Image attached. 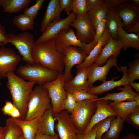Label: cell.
Returning a JSON list of instances; mask_svg holds the SVG:
<instances>
[{"label": "cell", "instance_id": "e0dca14e", "mask_svg": "<svg viewBox=\"0 0 139 139\" xmlns=\"http://www.w3.org/2000/svg\"><path fill=\"white\" fill-rule=\"evenodd\" d=\"M97 108L90 123L83 133L90 131L98 123L111 116L117 117L118 115L109 105L110 100H103L95 101Z\"/></svg>", "mask_w": 139, "mask_h": 139}, {"label": "cell", "instance_id": "6f0895ef", "mask_svg": "<svg viewBox=\"0 0 139 139\" xmlns=\"http://www.w3.org/2000/svg\"></svg>", "mask_w": 139, "mask_h": 139}, {"label": "cell", "instance_id": "bcb514c9", "mask_svg": "<svg viewBox=\"0 0 139 139\" xmlns=\"http://www.w3.org/2000/svg\"><path fill=\"white\" fill-rule=\"evenodd\" d=\"M127 33H139V22L131 26L125 30Z\"/></svg>", "mask_w": 139, "mask_h": 139}, {"label": "cell", "instance_id": "ac0fdd59", "mask_svg": "<svg viewBox=\"0 0 139 139\" xmlns=\"http://www.w3.org/2000/svg\"><path fill=\"white\" fill-rule=\"evenodd\" d=\"M120 68V72H122L123 74V76L118 81H115L116 78L115 77L110 80H106L100 85L96 86H92L89 87L87 92L92 95H100L110 91L116 87L121 86H124L128 84L127 67L121 66Z\"/></svg>", "mask_w": 139, "mask_h": 139}, {"label": "cell", "instance_id": "7402d4cb", "mask_svg": "<svg viewBox=\"0 0 139 139\" xmlns=\"http://www.w3.org/2000/svg\"><path fill=\"white\" fill-rule=\"evenodd\" d=\"M122 48V45L120 40L114 39L111 37L94 63L98 66H102L111 56H114L117 57Z\"/></svg>", "mask_w": 139, "mask_h": 139}, {"label": "cell", "instance_id": "b9f144b4", "mask_svg": "<svg viewBox=\"0 0 139 139\" xmlns=\"http://www.w3.org/2000/svg\"><path fill=\"white\" fill-rule=\"evenodd\" d=\"M77 139H96V131L94 127L90 131L84 134L78 133L77 134Z\"/></svg>", "mask_w": 139, "mask_h": 139}, {"label": "cell", "instance_id": "11a10c76", "mask_svg": "<svg viewBox=\"0 0 139 139\" xmlns=\"http://www.w3.org/2000/svg\"><path fill=\"white\" fill-rule=\"evenodd\" d=\"M19 139H25L23 134L20 136Z\"/></svg>", "mask_w": 139, "mask_h": 139}, {"label": "cell", "instance_id": "f907efd6", "mask_svg": "<svg viewBox=\"0 0 139 139\" xmlns=\"http://www.w3.org/2000/svg\"><path fill=\"white\" fill-rule=\"evenodd\" d=\"M120 139H139V137L132 133H129Z\"/></svg>", "mask_w": 139, "mask_h": 139}, {"label": "cell", "instance_id": "8992f818", "mask_svg": "<svg viewBox=\"0 0 139 139\" xmlns=\"http://www.w3.org/2000/svg\"><path fill=\"white\" fill-rule=\"evenodd\" d=\"M35 42L33 35L26 31L17 35L12 33L7 34L6 44L10 43L14 45L22 57V59L27 64H33L35 63L31 53Z\"/></svg>", "mask_w": 139, "mask_h": 139}, {"label": "cell", "instance_id": "4316f807", "mask_svg": "<svg viewBox=\"0 0 139 139\" xmlns=\"http://www.w3.org/2000/svg\"><path fill=\"white\" fill-rule=\"evenodd\" d=\"M109 105L124 122L129 114L139 109V105L135 101L114 102L109 103Z\"/></svg>", "mask_w": 139, "mask_h": 139}, {"label": "cell", "instance_id": "30bf717a", "mask_svg": "<svg viewBox=\"0 0 139 139\" xmlns=\"http://www.w3.org/2000/svg\"><path fill=\"white\" fill-rule=\"evenodd\" d=\"M117 58L116 56H111L104 65L98 66L94 63L86 68L89 87L92 86L94 83L97 81L103 82L105 81L109 70L112 67L117 68V72H120V68L117 64Z\"/></svg>", "mask_w": 139, "mask_h": 139}, {"label": "cell", "instance_id": "6da1fadb", "mask_svg": "<svg viewBox=\"0 0 139 139\" xmlns=\"http://www.w3.org/2000/svg\"><path fill=\"white\" fill-rule=\"evenodd\" d=\"M31 56L35 63L39 64L60 74H63L65 55L57 50L55 38L35 43L32 50Z\"/></svg>", "mask_w": 139, "mask_h": 139}, {"label": "cell", "instance_id": "d4e9b609", "mask_svg": "<svg viewBox=\"0 0 139 139\" xmlns=\"http://www.w3.org/2000/svg\"><path fill=\"white\" fill-rule=\"evenodd\" d=\"M117 38L122 45V49L125 51L129 47L139 50V33H127L124 29L122 23L119 26Z\"/></svg>", "mask_w": 139, "mask_h": 139}, {"label": "cell", "instance_id": "52a82bcc", "mask_svg": "<svg viewBox=\"0 0 139 139\" xmlns=\"http://www.w3.org/2000/svg\"><path fill=\"white\" fill-rule=\"evenodd\" d=\"M55 41L57 51L64 54L69 47L74 46L80 48L88 55L97 43L94 41L88 44L82 42L77 39L72 28L61 31L55 38Z\"/></svg>", "mask_w": 139, "mask_h": 139}, {"label": "cell", "instance_id": "ab89813d", "mask_svg": "<svg viewBox=\"0 0 139 139\" xmlns=\"http://www.w3.org/2000/svg\"><path fill=\"white\" fill-rule=\"evenodd\" d=\"M106 21L105 18L101 21L97 25L95 30L94 41L97 42L102 36L105 28Z\"/></svg>", "mask_w": 139, "mask_h": 139}, {"label": "cell", "instance_id": "60d3db41", "mask_svg": "<svg viewBox=\"0 0 139 139\" xmlns=\"http://www.w3.org/2000/svg\"><path fill=\"white\" fill-rule=\"evenodd\" d=\"M73 0H59L60 7L69 15L72 11Z\"/></svg>", "mask_w": 139, "mask_h": 139}, {"label": "cell", "instance_id": "3957f363", "mask_svg": "<svg viewBox=\"0 0 139 139\" xmlns=\"http://www.w3.org/2000/svg\"><path fill=\"white\" fill-rule=\"evenodd\" d=\"M51 105L50 98L46 89L42 86L36 87L29 96L27 111L24 120L40 117Z\"/></svg>", "mask_w": 139, "mask_h": 139}, {"label": "cell", "instance_id": "7dc6e473", "mask_svg": "<svg viewBox=\"0 0 139 139\" xmlns=\"http://www.w3.org/2000/svg\"><path fill=\"white\" fill-rule=\"evenodd\" d=\"M34 139H60L58 134L55 136L37 134Z\"/></svg>", "mask_w": 139, "mask_h": 139}, {"label": "cell", "instance_id": "c3c4849f", "mask_svg": "<svg viewBox=\"0 0 139 139\" xmlns=\"http://www.w3.org/2000/svg\"><path fill=\"white\" fill-rule=\"evenodd\" d=\"M9 116L13 118L19 119L21 116V114L18 109L14 106Z\"/></svg>", "mask_w": 139, "mask_h": 139}, {"label": "cell", "instance_id": "8d00e7d4", "mask_svg": "<svg viewBox=\"0 0 139 139\" xmlns=\"http://www.w3.org/2000/svg\"><path fill=\"white\" fill-rule=\"evenodd\" d=\"M71 93L72 94L77 102L85 100H93L98 98L97 95H92L82 90H75Z\"/></svg>", "mask_w": 139, "mask_h": 139}, {"label": "cell", "instance_id": "836d02e7", "mask_svg": "<svg viewBox=\"0 0 139 139\" xmlns=\"http://www.w3.org/2000/svg\"><path fill=\"white\" fill-rule=\"evenodd\" d=\"M115 116L109 117L99 122L94 126L96 131V139H102L103 134L109 129L111 121Z\"/></svg>", "mask_w": 139, "mask_h": 139}, {"label": "cell", "instance_id": "f6af8a7d", "mask_svg": "<svg viewBox=\"0 0 139 139\" xmlns=\"http://www.w3.org/2000/svg\"><path fill=\"white\" fill-rule=\"evenodd\" d=\"M103 0H86L87 8L89 11L101 4Z\"/></svg>", "mask_w": 139, "mask_h": 139}, {"label": "cell", "instance_id": "5b68a950", "mask_svg": "<svg viewBox=\"0 0 139 139\" xmlns=\"http://www.w3.org/2000/svg\"><path fill=\"white\" fill-rule=\"evenodd\" d=\"M96 108L95 101L93 100H85L77 102L76 107L70 115L79 133H83Z\"/></svg>", "mask_w": 139, "mask_h": 139}, {"label": "cell", "instance_id": "ba28073f", "mask_svg": "<svg viewBox=\"0 0 139 139\" xmlns=\"http://www.w3.org/2000/svg\"><path fill=\"white\" fill-rule=\"evenodd\" d=\"M65 82L63 74H60L56 79L43 86L50 98L53 114L65 110L64 103L67 95L64 88Z\"/></svg>", "mask_w": 139, "mask_h": 139}, {"label": "cell", "instance_id": "7bdbcfd3", "mask_svg": "<svg viewBox=\"0 0 139 139\" xmlns=\"http://www.w3.org/2000/svg\"><path fill=\"white\" fill-rule=\"evenodd\" d=\"M7 40V34L4 26L0 23V47L6 44Z\"/></svg>", "mask_w": 139, "mask_h": 139}, {"label": "cell", "instance_id": "4dcf8cb0", "mask_svg": "<svg viewBox=\"0 0 139 139\" xmlns=\"http://www.w3.org/2000/svg\"><path fill=\"white\" fill-rule=\"evenodd\" d=\"M34 20L24 14H21L14 18L13 23L18 29L22 31L32 30L34 28Z\"/></svg>", "mask_w": 139, "mask_h": 139}, {"label": "cell", "instance_id": "74e56055", "mask_svg": "<svg viewBox=\"0 0 139 139\" xmlns=\"http://www.w3.org/2000/svg\"><path fill=\"white\" fill-rule=\"evenodd\" d=\"M125 121L135 129L139 130V109L129 114L126 117Z\"/></svg>", "mask_w": 139, "mask_h": 139}, {"label": "cell", "instance_id": "2e32d148", "mask_svg": "<svg viewBox=\"0 0 139 139\" xmlns=\"http://www.w3.org/2000/svg\"><path fill=\"white\" fill-rule=\"evenodd\" d=\"M127 1L126 0H103L101 4L88 11V14L95 30L99 23L105 18L110 10L115 9L118 6Z\"/></svg>", "mask_w": 139, "mask_h": 139}, {"label": "cell", "instance_id": "9f6ffc18", "mask_svg": "<svg viewBox=\"0 0 139 139\" xmlns=\"http://www.w3.org/2000/svg\"><path fill=\"white\" fill-rule=\"evenodd\" d=\"M1 83H0V86L1 85Z\"/></svg>", "mask_w": 139, "mask_h": 139}, {"label": "cell", "instance_id": "603a6c76", "mask_svg": "<svg viewBox=\"0 0 139 139\" xmlns=\"http://www.w3.org/2000/svg\"><path fill=\"white\" fill-rule=\"evenodd\" d=\"M89 88L86 68L78 69L76 76L64 84L66 91L70 93L78 90L87 91Z\"/></svg>", "mask_w": 139, "mask_h": 139}, {"label": "cell", "instance_id": "d590c367", "mask_svg": "<svg viewBox=\"0 0 139 139\" xmlns=\"http://www.w3.org/2000/svg\"><path fill=\"white\" fill-rule=\"evenodd\" d=\"M44 1V0H37L34 5L30 7L25 8L23 14L35 19L39 11L41 8Z\"/></svg>", "mask_w": 139, "mask_h": 139}, {"label": "cell", "instance_id": "ffe728a7", "mask_svg": "<svg viewBox=\"0 0 139 139\" xmlns=\"http://www.w3.org/2000/svg\"><path fill=\"white\" fill-rule=\"evenodd\" d=\"M62 11L59 0H50L41 21L40 28L41 32L43 33L52 22L60 19Z\"/></svg>", "mask_w": 139, "mask_h": 139}, {"label": "cell", "instance_id": "e575fe53", "mask_svg": "<svg viewBox=\"0 0 139 139\" xmlns=\"http://www.w3.org/2000/svg\"><path fill=\"white\" fill-rule=\"evenodd\" d=\"M77 16H83L88 11L86 0H73L72 11Z\"/></svg>", "mask_w": 139, "mask_h": 139}, {"label": "cell", "instance_id": "5bb4252c", "mask_svg": "<svg viewBox=\"0 0 139 139\" xmlns=\"http://www.w3.org/2000/svg\"><path fill=\"white\" fill-rule=\"evenodd\" d=\"M77 16L72 11L70 14L63 19H60L52 22L36 41L38 43L48 39L55 37L62 30H68L71 24L77 18Z\"/></svg>", "mask_w": 139, "mask_h": 139}, {"label": "cell", "instance_id": "cb8c5ba5", "mask_svg": "<svg viewBox=\"0 0 139 139\" xmlns=\"http://www.w3.org/2000/svg\"><path fill=\"white\" fill-rule=\"evenodd\" d=\"M123 87H119L117 90L121 91L118 93H108L103 97L93 100L94 101L103 100L114 101L115 102L134 101L135 97L139 94L134 91L128 84Z\"/></svg>", "mask_w": 139, "mask_h": 139}, {"label": "cell", "instance_id": "44dd1931", "mask_svg": "<svg viewBox=\"0 0 139 139\" xmlns=\"http://www.w3.org/2000/svg\"><path fill=\"white\" fill-rule=\"evenodd\" d=\"M56 119L53 115L52 105L39 119L37 133L51 136L57 135L55 129Z\"/></svg>", "mask_w": 139, "mask_h": 139}, {"label": "cell", "instance_id": "484cf974", "mask_svg": "<svg viewBox=\"0 0 139 139\" xmlns=\"http://www.w3.org/2000/svg\"><path fill=\"white\" fill-rule=\"evenodd\" d=\"M40 117L27 120L13 118L21 129L25 139H34L37 133L38 123Z\"/></svg>", "mask_w": 139, "mask_h": 139}, {"label": "cell", "instance_id": "680465c9", "mask_svg": "<svg viewBox=\"0 0 139 139\" xmlns=\"http://www.w3.org/2000/svg\"></svg>", "mask_w": 139, "mask_h": 139}, {"label": "cell", "instance_id": "681fc988", "mask_svg": "<svg viewBox=\"0 0 139 139\" xmlns=\"http://www.w3.org/2000/svg\"><path fill=\"white\" fill-rule=\"evenodd\" d=\"M7 132L6 126L4 127L0 126V139H4Z\"/></svg>", "mask_w": 139, "mask_h": 139}, {"label": "cell", "instance_id": "f5cc1de1", "mask_svg": "<svg viewBox=\"0 0 139 139\" xmlns=\"http://www.w3.org/2000/svg\"><path fill=\"white\" fill-rule=\"evenodd\" d=\"M129 2L133 5L139 7V0H130Z\"/></svg>", "mask_w": 139, "mask_h": 139}, {"label": "cell", "instance_id": "7c38bea8", "mask_svg": "<svg viewBox=\"0 0 139 139\" xmlns=\"http://www.w3.org/2000/svg\"><path fill=\"white\" fill-rule=\"evenodd\" d=\"M70 26L76 29V36L82 42L88 44L94 40L95 30L87 13L83 16L77 17Z\"/></svg>", "mask_w": 139, "mask_h": 139}, {"label": "cell", "instance_id": "9a60e30c", "mask_svg": "<svg viewBox=\"0 0 139 139\" xmlns=\"http://www.w3.org/2000/svg\"><path fill=\"white\" fill-rule=\"evenodd\" d=\"M127 2L120 4L115 9L122 20L123 27L125 30L139 22V7Z\"/></svg>", "mask_w": 139, "mask_h": 139}, {"label": "cell", "instance_id": "9c48e42d", "mask_svg": "<svg viewBox=\"0 0 139 139\" xmlns=\"http://www.w3.org/2000/svg\"><path fill=\"white\" fill-rule=\"evenodd\" d=\"M70 115L65 110L53 114L57 121L55 125V130L57 132L60 139H77V134L79 133Z\"/></svg>", "mask_w": 139, "mask_h": 139}, {"label": "cell", "instance_id": "1f68e13d", "mask_svg": "<svg viewBox=\"0 0 139 139\" xmlns=\"http://www.w3.org/2000/svg\"><path fill=\"white\" fill-rule=\"evenodd\" d=\"M7 132L4 139H19L23 134L20 127L10 117L6 120Z\"/></svg>", "mask_w": 139, "mask_h": 139}, {"label": "cell", "instance_id": "f35d334b", "mask_svg": "<svg viewBox=\"0 0 139 139\" xmlns=\"http://www.w3.org/2000/svg\"><path fill=\"white\" fill-rule=\"evenodd\" d=\"M67 97L64 103L65 110L70 114L76 107L77 102L72 93L67 92Z\"/></svg>", "mask_w": 139, "mask_h": 139}, {"label": "cell", "instance_id": "f1b7e54d", "mask_svg": "<svg viewBox=\"0 0 139 139\" xmlns=\"http://www.w3.org/2000/svg\"><path fill=\"white\" fill-rule=\"evenodd\" d=\"M31 0H0V6L3 11L9 13L20 12L27 7Z\"/></svg>", "mask_w": 139, "mask_h": 139}, {"label": "cell", "instance_id": "83f0119b", "mask_svg": "<svg viewBox=\"0 0 139 139\" xmlns=\"http://www.w3.org/2000/svg\"><path fill=\"white\" fill-rule=\"evenodd\" d=\"M105 19L106 28L108 30L111 37L116 40L117 38L118 30L121 20L116 12L115 9L110 10L106 15Z\"/></svg>", "mask_w": 139, "mask_h": 139}, {"label": "cell", "instance_id": "8fae6325", "mask_svg": "<svg viewBox=\"0 0 139 139\" xmlns=\"http://www.w3.org/2000/svg\"><path fill=\"white\" fill-rule=\"evenodd\" d=\"M64 71L63 73L65 82L71 80L73 76L71 72L73 67L82 63L88 54L84 50L78 47L71 46L64 53Z\"/></svg>", "mask_w": 139, "mask_h": 139}, {"label": "cell", "instance_id": "4fadbf2b", "mask_svg": "<svg viewBox=\"0 0 139 139\" xmlns=\"http://www.w3.org/2000/svg\"><path fill=\"white\" fill-rule=\"evenodd\" d=\"M22 60L21 55L17 54L11 48L0 47V79L6 78L10 72L14 71Z\"/></svg>", "mask_w": 139, "mask_h": 139}, {"label": "cell", "instance_id": "277c9868", "mask_svg": "<svg viewBox=\"0 0 139 139\" xmlns=\"http://www.w3.org/2000/svg\"><path fill=\"white\" fill-rule=\"evenodd\" d=\"M17 75L23 80L43 86L56 79L60 74L38 64H27L16 70Z\"/></svg>", "mask_w": 139, "mask_h": 139}, {"label": "cell", "instance_id": "d6a6232c", "mask_svg": "<svg viewBox=\"0 0 139 139\" xmlns=\"http://www.w3.org/2000/svg\"><path fill=\"white\" fill-rule=\"evenodd\" d=\"M129 68L127 69V74L128 83L134 82L135 80L139 79V57L132 62L128 64Z\"/></svg>", "mask_w": 139, "mask_h": 139}, {"label": "cell", "instance_id": "d6986e66", "mask_svg": "<svg viewBox=\"0 0 139 139\" xmlns=\"http://www.w3.org/2000/svg\"><path fill=\"white\" fill-rule=\"evenodd\" d=\"M111 37L108 30L105 28L102 37L88 54L84 61L81 64L76 65L77 68H87L94 63L99 56L103 48Z\"/></svg>", "mask_w": 139, "mask_h": 139}, {"label": "cell", "instance_id": "ee69618b", "mask_svg": "<svg viewBox=\"0 0 139 139\" xmlns=\"http://www.w3.org/2000/svg\"><path fill=\"white\" fill-rule=\"evenodd\" d=\"M5 102V104L2 108L1 110L5 115L9 116L14 106L10 101H6Z\"/></svg>", "mask_w": 139, "mask_h": 139}, {"label": "cell", "instance_id": "7a4b0ae2", "mask_svg": "<svg viewBox=\"0 0 139 139\" xmlns=\"http://www.w3.org/2000/svg\"><path fill=\"white\" fill-rule=\"evenodd\" d=\"M6 77L8 79L6 86L11 93L13 103L20 112L19 119L23 120L27 111L28 98L35 83L23 80L13 72H8Z\"/></svg>", "mask_w": 139, "mask_h": 139}, {"label": "cell", "instance_id": "f546056e", "mask_svg": "<svg viewBox=\"0 0 139 139\" xmlns=\"http://www.w3.org/2000/svg\"><path fill=\"white\" fill-rule=\"evenodd\" d=\"M122 119L118 116L111 121L109 129L106 134L103 135V139H119L121 132L124 127Z\"/></svg>", "mask_w": 139, "mask_h": 139}, {"label": "cell", "instance_id": "816d5d0a", "mask_svg": "<svg viewBox=\"0 0 139 139\" xmlns=\"http://www.w3.org/2000/svg\"><path fill=\"white\" fill-rule=\"evenodd\" d=\"M131 88H134L137 92H139V83L137 82H133L132 83H128Z\"/></svg>", "mask_w": 139, "mask_h": 139}, {"label": "cell", "instance_id": "db71d44e", "mask_svg": "<svg viewBox=\"0 0 139 139\" xmlns=\"http://www.w3.org/2000/svg\"><path fill=\"white\" fill-rule=\"evenodd\" d=\"M134 101L139 105V95L135 97Z\"/></svg>", "mask_w": 139, "mask_h": 139}]
</instances>
